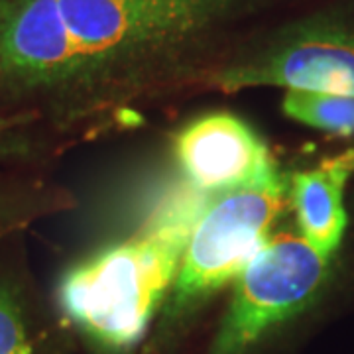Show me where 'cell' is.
Instances as JSON below:
<instances>
[{
	"instance_id": "obj_1",
	"label": "cell",
	"mask_w": 354,
	"mask_h": 354,
	"mask_svg": "<svg viewBox=\"0 0 354 354\" xmlns=\"http://www.w3.org/2000/svg\"><path fill=\"white\" fill-rule=\"evenodd\" d=\"M207 201L189 185L176 191L142 232L67 270L57 290L65 317L109 351L138 344L176 283Z\"/></svg>"
},
{
	"instance_id": "obj_2",
	"label": "cell",
	"mask_w": 354,
	"mask_h": 354,
	"mask_svg": "<svg viewBox=\"0 0 354 354\" xmlns=\"http://www.w3.org/2000/svg\"><path fill=\"white\" fill-rule=\"evenodd\" d=\"M91 83L124 77L227 14V0H57Z\"/></svg>"
},
{
	"instance_id": "obj_3",
	"label": "cell",
	"mask_w": 354,
	"mask_h": 354,
	"mask_svg": "<svg viewBox=\"0 0 354 354\" xmlns=\"http://www.w3.org/2000/svg\"><path fill=\"white\" fill-rule=\"evenodd\" d=\"M286 193L288 185L276 171L252 185L209 197L191 230L169 295V313H185L241 276L272 239L270 228Z\"/></svg>"
},
{
	"instance_id": "obj_4",
	"label": "cell",
	"mask_w": 354,
	"mask_h": 354,
	"mask_svg": "<svg viewBox=\"0 0 354 354\" xmlns=\"http://www.w3.org/2000/svg\"><path fill=\"white\" fill-rule=\"evenodd\" d=\"M329 274V258L295 234H278L234 279L211 354H246L266 333L301 313Z\"/></svg>"
},
{
	"instance_id": "obj_5",
	"label": "cell",
	"mask_w": 354,
	"mask_h": 354,
	"mask_svg": "<svg viewBox=\"0 0 354 354\" xmlns=\"http://www.w3.org/2000/svg\"><path fill=\"white\" fill-rule=\"evenodd\" d=\"M223 91L281 87L354 99V28L313 18L281 30L215 75Z\"/></svg>"
},
{
	"instance_id": "obj_6",
	"label": "cell",
	"mask_w": 354,
	"mask_h": 354,
	"mask_svg": "<svg viewBox=\"0 0 354 354\" xmlns=\"http://www.w3.org/2000/svg\"><path fill=\"white\" fill-rule=\"evenodd\" d=\"M0 77L28 91L91 85L57 0H0Z\"/></svg>"
},
{
	"instance_id": "obj_7",
	"label": "cell",
	"mask_w": 354,
	"mask_h": 354,
	"mask_svg": "<svg viewBox=\"0 0 354 354\" xmlns=\"http://www.w3.org/2000/svg\"><path fill=\"white\" fill-rule=\"evenodd\" d=\"M174 150L187 185L209 197L278 171L262 138L228 113L205 114L189 122L177 134Z\"/></svg>"
},
{
	"instance_id": "obj_8",
	"label": "cell",
	"mask_w": 354,
	"mask_h": 354,
	"mask_svg": "<svg viewBox=\"0 0 354 354\" xmlns=\"http://www.w3.org/2000/svg\"><path fill=\"white\" fill-rule=\"evenodd\" d=\"M348 176L351 171L339 158H333L315 169L295 174L288 187L301 236L325 258L341 246L346 230L344 185Z\"/></svg>"
},
{
	"instance_id": "obj_9",
	"label": "cell",
	"mask_w": 354,
	"mask_h": 354,
	"mask_svg": "<svg viewBox=\"0 0 354 354\" xmlns=\"http://www.w3.org/2000/svg\"><path fill=\"white\" fill-rule=\"evenodd\" d=\"M281 109L290 118L305 127L317 128L329 134L351 136L354 134V99L307 93V91H286Z\"/></svg>"
},
{
	"instance_id": "obj_10",
	"label": "cell",
	"mask_w": 354,
	"mask_h": 354,
	"mask_svg": "<svg viewBox=\"0 0 354 354\" xmlns=\"http://www.w3.org/2000/svg\"><path fill=\"white\" fill-rule=\"evenodd\" d=\"M0 354H34L22 305L4 281H0Z\"/></svg>"
},
{
	"instance_id": "obj_11",
	"label": "cell",
	"mask_w": 354,
	"mask_h": 354,
	"mask_svg": "<svg viewBox=\"0 0 354 354\" xmlns=\"http://www.w3.org/2000/svg\"><path fill=\"white\" fill-rule=\"evenodd\" d=\"M339 158V162H341L351 174L354 171V152H346V153H342V156H337Z\"/></svg>"
},
{
	"instance_id": "obj_12",
	"label": "cell",
	"mask_w": 354,
	"mask_h": 354,
	"mask_svg": "<svg viewBox=\"0 0 354 354\" xmlns=\"http://www.w3.org/2000/svg\"><path fill=\"white\" fill-rule=\"evenodd\" d=\"M228 4H232V6H234V4H236V2H241V0H227Z\"/></svg>"
}]
</instances>
